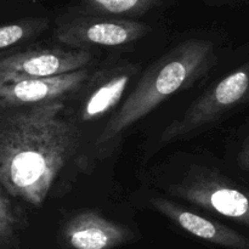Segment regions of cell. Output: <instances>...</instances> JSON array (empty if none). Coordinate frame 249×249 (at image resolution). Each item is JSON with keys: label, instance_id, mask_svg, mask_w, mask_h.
<instances>
[{"label": "cell", "instance_id": "6da1fadb", "mask_svg": "<svg viewBox=\"0 0 249 249\" xmlns=\"http://www.w3.org/2000/svg\"><path fill=\"white\" fill-rule=\"evenodd\" d=\"M80 140L65 99L18 106L0 102V187L12 198L41 207Z\"/></svg>", "mask_w": 249, "mask_h": 249}, {"label": "cell", "instance_id": "7a4b0ae2", "mask_svg": "<svg viewBox=\"0 0 249 249\" xmlns=\"http://www.w3.org/2000/svg\"><path fill=\"white\" fill-rule=\"evenodd\" d=\"M211 53L209 41L191 38L178 44L156 61L112 117L97 143L104 145L113 140L134 123L145 118L165 99L191 87L208 66Z\"/></svg>", "mask_w": 249, "mask_h": 249}, {"label": "cell", "instance_id": "3957f363", "mask_svg": "<svg viewBox=\"0 0 249 249\" xmlns=\"http://www.w3.org/2000/svg\"><path fill=\"white\" fill-rule=\"evenodd\" d=\"M151 31V26L136 19L102 16L77 7L57 19L55 38L71 49L122 46L140 40Z\"/></svg>", "mask_w": 249, "mask_h": 249}, {"label": "cell", "instance_id": "277c9868", "mask_svg": "<svg viewBox=\"0 0 249 249\" xmlns=\"http://www.w3.org/2000/svg\"><path fill=\"white\" fill-rule=\"evenodd\" d=\"M92 61L87 49L46 48L19 51L0 58V84L39 79L84 70Z\"/></svg>", "mask_w": 249, "mask_h": 249}, {"label": "cell", "instance_id": "5b68a950", "mask_svg": "<svg viewBox=\"0 0 249 249\" xmlns=\"http://www.w3.org/2000/svg\"><path fill=\"white\" fill-rule=\"evenodd\" d=\"M248 84V75L245 72H236L226 77L211 92L195 101L181 118L173 122L163 131V142L184 138L196 131L211 121L219 109L236 104L246 94Z\"/></svg>", "mask_w": 249, "mask_h": 249}, {"label": "cell", "instance_id": "8992f818", "mask_svg": "<svg viewBox=\"0 0 249 249\" xmlns=\"http://www.w3.org/2000/svg\"><path fill=\"white\" fill-rule=\"evenodd\" d=\"M61 235L71 249H114L133 237L126 226L109 220L95 211H83L71 216Z\"/></svg>", "mask_w": 249, "mask_h": 249}, {"label": "cell", "instance_id": "52a82bcc", "mask_svg": "<svg viewBox=\"0 0 249 249\" xmlns=\"http://www.w3.org/2000/svg\"><path fill=\"white\" fill-rule=\"evenodd\" d=\"M89 77L87 68L39 79L0 84V102L5 105H36L65 99L83 87Z\"/></svg>", "mask_w": 249, "mask_h": 249}, {"label": "cell", "instance_id": "ba28073f", "mask_svg": "<svg viewBox=\"0 0 249 249\" xmlns=\"http://www.w3.org/2000/svg\"><path fill=\"white\" fill-rule=\"evenodd\" d=\"M133 72L134 70L131 68H125L97 85L83 105L80 114L82 121L89 122L99 119L116 107L123 97Z\"/></svg>", "mask_w": 249, "mask_h": 249}, {"label": "cell", "instance_id": "9c48e42d", "mask_svg": "<svg viewBox=\"0 0 249 249\" xmlns=\"http://www.w3.org/2000/svg\"><path fill=\"white\" fill-rule=\"evenodd\" d=\"M165 0H77L79 9L102 16L133 19L160 7Z\"/></svg>", "mask_w": 249, "mask_h": 249}, {"label": "cell", "instance_id": "30bf717a", "mask_svg": "<svg viewBox=\"0 0 249 249\" xmlns=\"http://www.w3.org/2000/svg\"><path fill=\"white\" fill-rule=\"evenodd\" d=\"M24 225L26 220L19 207L0 187V249L18 248Z\"/></svg>", "mask_w": 249, "mask_h": 249}, {"label": "cell", "instance_id": "8fae6325", "mask_svg": "<svg viewBox=\"0 0 249 249\" xmlns=\"http://www.w3.org/2000/svg\"><path fill=\"white\" fill-rule=\"evenodd\" d=\"M49 27L45 17H26L0 24V50L24 43L43 33Z\"/></svg>", "mask_w": 249, "mask_h": 249}, {"label": "cell", "instance_id": "7c38bea8", "mask_svg": "<svg viewBox=\"0 0 249 249\" xmlns=\"http://www.w3.org/2000/svg\"><path fill=\"white\" fill-rule=\"evenodd\" d=\"M0 15H1V14H0Z\"/></svg>", "mask_w": 249, "mask_h": 249}]
</instances>
